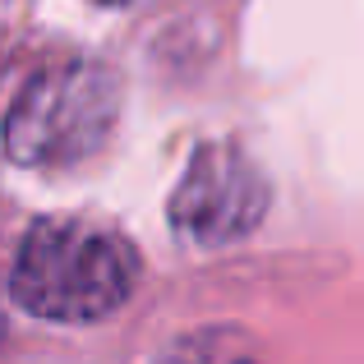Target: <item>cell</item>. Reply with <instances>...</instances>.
<instances>
[{"instance_id":"7a4b0ae2","label":"cell","mask_w":364,"mask_h":364,"mask_svg":"<svg viewBox=\"0 0 364 364\" xmlns=\"http://www.w3.org/2000/svg\"><path fill=\"white\" fill-rule=\"evenodd\" d=\"M120 111L116 74L97 60L42 65L5 116V148L23 166H74L107 143Z\"/></svg>"},{"instance_id":"3957f363","label":"cell","mask_w":364,"mask_h":364,"mask_svg":"<svg viewBox=\"0 0 364 364\" xmlns=\"http://www.w3.org/2000/svg\"><path fill=\"white\" fill-rule=\"evenodd\" d=\"M263 208L267 185L254 161L231 143H203L171 194V222L194 245H226L254 231Z\"/></svg>"},{"instance_id":"5b68a950","label":"cell","mask_w":364,"mask_h":364,"mask_svg":"<svg viewBox=\"0 0 364 364\" xmlns=\"http://www.w3.org/2000/svg\"><path fill=\"white\" fill-rule=\"evenodd\" d=\"M0 332H5V314H0Z\"/></svg>"},{"instance_id":"6da1fadb","label":"cell","mask_w":364,"mask_h":364,"mask_svg":"<svg viewBox=\"0 0 364 364\" xmlns=\"http://www.w3.org/2000/svg\"><path fill=\"white\" fill-rule=\"evenodd\" d=\"M134 282H139V258L129 240L83 217L37 222L9 267L14 304L46 323L107 318L134 295Z\"/></svg>"},{"instance_id":"277c9868","label":"cell","mask_w":364,"mask_h":364,"mask_svg":"<svg viewBox=\"0 0 364 364\" xmlns=\"http://www.w3.org/2000/svg\"><path fill=\"white\" fill-rule=\"evenodd\" d=\"M161 364H258V360L226 337H194L185 346H176Z\"/></svg>"},{"instance_id":"8992f818","label":"cell","mask_w":364,"mask_h":364,"mask_svg":"<svg viewBox=\"0 0 364 364\" xmlns=\"http://www.w3.org/2000/svg\"><path fill=\"white\" fill-rule=\"evenodd\" d=\"M111 5H120V0H111Z\"/></svg>"}]
</instances>
